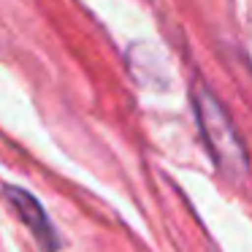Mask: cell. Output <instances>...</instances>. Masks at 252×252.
I'll use <instances>...</instances> for the list:
<instances>
[{"mask_svg": "<svg viewBox=\"0 0 252 252\" xmlns=\"http://www.w3.org/2000/svg\"><path fill=\"white\" fill-rule=\"evenodd\" d=\"M192 109H195L198 130H201V138L212 160L225 174H244L247 165H250L247 163V149L241 144L233 120L228 117L225 106L217 100V95L209 87H195L192 90Z\"/></svg>", "mask_w": 252, "mask_h": 252, "instance_id": "6da1fadb", "label": "cell"}, {"mask_svg": "<svg viewBox=\"0 0 252 252\" xmlns=\"http://www.w3.org/2000/svg\"><path fill=\"white\" fill-rule=\"evenodd\" d=\"M3 192H6L8 203H11V212L28 225V230L33 233V239L44 247V252H57L60 250V236H57L55 225H52L49 214H46V209L41 206L38 198H35L33 192H28L25 187H19V185H6Z\"/></svg>", "mask_w": 252, "mask_h": 252, "instance_id": "7a4b0ae2", "label": "cell"}]
</instances>
